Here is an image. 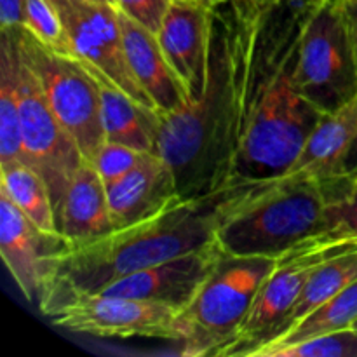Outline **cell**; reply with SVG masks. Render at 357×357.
<instances>
[{
	"instance_id": "cell-1",
	"label": "cell",
	"mask_w": 357,
	"mask_h": 357,
	"mask_svg": "<svg viewBox=\"0 0 357 357\" xmlns=\"http://www.w3.org/2000/svg\"><path fill=\"white\" fill-rule=\"evenodd\" d=\"M321 0H229V112L211 195L284 173L323 119L295 79L303 30Z\"/></svg>"
},
{
	"instance_id": "cell-2",
	"label": "cell",
	"mask_w": 357,
	"mask_h": 357,
	"mask_svg": "<svg viewBox=\"0 0 357 357\" xmlns=\"http://www.w3.org/2000/svg\"><path fill=\"white\" fill-rule=\"evenodd\" d=\"M215 229L216 195L180 197L152 218L73 244L49 265L38 309L45 317H54L77 298L96 295L132 272L204 250L215 244Z\"/></svg>"
},
{
	"instance_id": "cell-3",
	"label": "cell",
	"mask_w": 357,
	"mask_h": 357,
	"mask_svg": "<svg viewBox=\"0 0 357 357\" xmlns=\"http://www.w3.org/2000/svg\"><path fill=\"white\" fill-rule=\"evenodd\" d=\"M278 176L216 195L215 243L227 255L278 258L302 241L326 232V209L354 181Z\"/></svg>"
},
{
	"instance_id": "cell-4",
	"label": "cell",
	"mask_w": 357,
	"mask_h": 357,
	"mask_svg": "<svg viewBox=\"0 0 357 357\" xmlns=\"http://www.w3.org/2000/svg\"><path fill=\"white\" fill-rule=\"evenodd\" d=\"M278 258L220 255L215 268L178 316L181 354L222 357L236 340Z\"/></svg>"
},
{
	"instance_id": "cell-5",
	"label": "cell",
	"mask_w": 357,
	"mask_h": 357,
	"mask_svg": "<svg viewBox=\"0 0 357 357\" xmlns=\"http://www.w3.org/2000/svg\"><path fill=\"white\" fill-rule=\"evenodd\" d=\"M354 246L357 239H338L323 232L278 257L236 340L223 351L222 357H257L281 333L314 272L335 255Z\"/></svg>"
},
{
	"instance_id": "cell-6",
	"label": "cell",
	"mask_w": 357,
	"mask_h": 357,
	"mask_svg": "<svg viewBox=\"0 0 357 357\" xmlns=\"http://www.w3.org/2000/svg\"><path fill=\"white\" fill-rule=\"evenodd\" d=\"M9 30L58 121L77 143L84 159L91 162L105 142L100 98L93 77L79 59L44 45L24 26Z\"/></svg>"
},
{
	"instance_id": "cell-7",
	"label": "cell",
	"mask_w": 357,
	"mask_h": 357,
	"mask_svg": "<svg viewBox=\"0 0 357 357\" xmlns=\"http://www.w3.org/2000/svg\"><path fill=\"white\" fill-rule=\"evenodd\" d=\"M295 79L302 96L323 115L357 98V63L340 0H321L307 21Z\"/></svg>"
},
{
	"instance_id": "cell-8",
	"label": "cell",
	"mask_w": 357,
	"mask_h": 357,
	"mask_svg": "<svg viewBox=\"0 0 357 357\" xmlns=\"http://www.w3.org/2000/svg\"><path fill=\"white\" fill-rule=\"evenodd\" d=\"M16 79L24 159L47 183L58 218L59 206L65 197L66 188L75 171L86 159L52 112L37 77L21 58L17 45Z\"/></svg>"
},
{
	"instance_id": "cell-9",
	"label": "cell",
	"mask_w": 357,
	"mask_h": 357,
	"mask_svg": "<svg viewBox=\"0 0 357 357\" xmlns=\"http://www.w3.org/2000/svg\"><path fill=\"white\" fill-rule=\"evenodd\" d=\"M68 40V56L93 65L122 91L145 107L153 108L129 68L117 6L94 0H51Z\"/></svg>"
},
{
	"instance_id": "cell-10",
	"label": "cell",
	"mask_w": 357,
	"mask_h": 357,
	"mask_svg": "<svg viewBox=\"0 0 357 357\" xmlns=\"http://www.w3.org/2000/svg\"><path fill=\"white\" fill-rule=\"evenodd\" d=\"M178 316L180 310L162 303L96 293L77 298L51 319L63 330L91 337L180 342Z\"/></svg>"
},
{
	"instance_id": "cell-11",
	"label": "cell",
	"mask_w": 357,
	"mask_h": 357,
	"mask_svg": "<svg viewBox=\"0 0 357 357\" xmlns=\"http://www.w3.org/2000/svg\"><path fill=\"white\" fill-rule=\"evenodd\" d=\"M72 246L61 232H47L0 192V257L28 302H37L49 265Z\"/></svg>"
},
{
	"instance_id": "cell-12",
	"label": "cell",
	"mask_w": 357,
	"mask_h": 357,
	"mask_svg": "<svg viewBox=\"0 0 357 357\" xmlns=\"http://www.w3.org/2000/svg\"><path fill=\"white\" fill-rule=\"evenodd\" d=\"M213 7L195 0H173L157 31L167 61L190 94V101L204 96L211 58Z\"/></svg>"
},
{
	"instance_id": "cell-13",
	"label": "cell",
	"mask_w": 357,
	"mask_h": 357,
	"mask_svg": "<svg viewBox=\"0 0 357 357\" xmlns=\"http://www.w3.org/2000/svg\"><path fill=\"white\" fill-rule=\"evenodd\" d=\"M220 255L222 250L215 243L204 250L132 272L107 284L100 293L162 303L181 312L209 278Z\"/></svg>"
},
{
	"instance_id": "cell-14",
	"label": "cell",
	"mask_w": 357,
	"mask_h": 357,
	"mask_svg": "<svg viewBox=\"0 0 357 357\" xmlns=\"http://www.w3.org/2000/svg\"><path fill=\"white\" fill-rule=\"evenodd\" d=\"M107 197L114 227L121 229L159 215L181 195L166 159L149 152L135 169L107 185Z\"/></svg>"
},
{
	"instance_id": "cell-15",
	"label": "cell",
	"mask_w": 357,
	"mask_h": 357,
	"mask_svg": "<svg viewBox=\"0 0 357 357\" xmlns=\"http://www.w3.org/2000/svg\"><path fill=\"white\" fill-rule=\"evenodd\" d=\"M119 9V7H117ZM126 58L132 75L149 94L159 115H169L190 103V94L160 49L157 35L119 10Z\"/></svg>"
},
{
	"instance_id": "cell-16",
	"label": "cell",
	"mask_w": 357,
	"mask_h": 357,
	"mask_svg": "<svg viewBox=\"0 0 357 357\" xmlns=\"http://www.w3.org/2000/svg\"><path fill=\"white\" fill-rule=\"evenodd\" d=\"M357 138V98L333 114L323 115L310 131L284 178H328L347 174L344 162Z\"/></svg>"
},
{
	"instance_id": "cell-17",
	"label": "cell",
	"mask_w": 357,
	"mask_h": 357,
	"mask_svg": "<svg viewBox=\"0 0 357 357\" xmlns=\"http://www.w3.org/2000/svg\"><path fill=\"white\" fill-rule=\"evenodd\" d=\"M82 65L93 77V82L98 89L105 139L124 143L142 152L159 153V112L145 107L129 96L114 80L108 79L93 65H87V63H82Z\"/></svg>"
},
{
	"instance_id": "cell-18",
	"label": "cell",
	"mask_w": 357,
	"mask_h": 357,
	"mask_svg": "<svg viewBox=\"0 0 357 357\" xmlns=\"http://www.w3.org/2000/svg\"><path fill=\"white\" fill-rule=\"evenodd\" d=\"M58 230L70 244H84L115 230L107 197V185L89 160L73 174L58 211Z\"/></svg>"
},
{
	"instance_id": "cell-19",
	"label": "cell",
	"mask_w": 357,
	"mask_h": 357,
	"mask_svg": "<svg viewBox=\"0 0 357 357\" xmlns=\"http://www.w3.org/2000/svg\"><path fill=\"white\" fill-rule=\"evenodd\" d=\"M26 164L21 136L20 96L16 79V45L10 30L0 37V167Z\"/></svg>"
},
{
	"instance_id": "cell-20",
	"label": "cell",
	"mask_w": 357,
	"mask_h": 357,
	"mask_svg": "<svg viewBox=\"0 0 357 357\" xmlns=\"http://www.w3.org/2000/svg\"><path fill=\"white\" fill-rule=\"evenodd\" d=\"M357 321V281L352 282L340 293L331 296L330 300L314 309L309 316L303 317L300 323L284 335L261 349L257 357H274L275 352L281 349L295 345L298 342L309 340V338L319 337V335L331 333V331L344 330V328L354 326Z\"/></svg>"
},
{
	"instance_id": "cell-21",
	"label": "cell",
	"mask_w": 357,
	"mask_h": 357,
	"mask_svg": "<svg viewBox=\"0 0 357 357\" xmlns=\"http://www.w3.org/2000/svg\"><path fill=\"white\" fill-rule=\"evenodd\" d=\"M0 192L9 195L24 216L47 232H59L54 202L44 178L30 164L0 167Z\"/></svg>"
},
{
	"instance_id": "cell-22",
	"label": "cell",
	"mask_w": 357,
	"mask_h": 357,
	"mask_svg": "<svg viewBox=\"0 0 357 357\" xmlns=\"http://www.w3.org/2000/svg\"><path fill=\"white\" fill-rule=\"evenodd\" d=\"M356 281H357V246L335 255L333 258L324 261V264L314 272V275L309 279V282H307L302 296H300L295 309H293L291 314H289L288 321H286V324L282 326L281 333L278 335V338L281 337V335H284L286 331L291 330V328L295 326L296 323H300L303 317L309 316L314 309L323 305L326 300H330L331 296L340 293L342 289H345L347 286H351L352 282ZM278 338H275V340H278Z\"/></svg>"
},
{
	"instance_id": "cell-23",
	"label": "cell",
	"mask_w": 357,
	"mask_h": 357,
	"mask_svg": "<svg viewBox=\"0 0 357 357\" xmlns=\"http://www.w3.org/2000/svg\"><path fill=\"white\" fill-rule=\"evenodd\" d=\"M274 357H357V328H344L281 349Z\"/></svg>"
},
{
	"instance_id": "cell-24",
	"label": "cell",
	"mask_w": 357,
	"mask_h": 357,
	"mask_svg": "<svg viewBox=\"0 0 357 357\" xmlns=\"http://www.w3.org/2000/svg\"><path fill=\"white\" fill-rule=\"evenodd\" d=\"M23 26L44 45L63 54H68L65 28L51 0H26Z\"/></svg>"
},
{
	"instance_id": "cell-25",
	"label": "cell",
	"mask_w": 357,
	"mask_h": 357,
	"mask_svg": "<svg viewBox=\"0 0 357 357\" xmlns=\"http://www.w3.org/2000/svg\"><path fill=\"white\" fill-rule=\"evenodd\" d=\"M145 153L149 152H142V150L124 145V143L105 139L91 162L94 164L103 183L108 185L135 169Z\"/></svg>"
},
{
	"instance_id": "cell-26",
	"label": "cell",
	"mask_w": 357,
	"mask_h": 357,
	"mask_svg": "<svg viewBox=\"0 0 357 357\" xmlns=\"http://www.w3.org/2000/svg\"><path fill=\"white\" fill-rule=\"evenodd\" d=\"M326 232L338 239H357V176L326 209Z\"/></svg>"
},
{
	"instance_id": "cell-27",
	"label": "cell",
	"mask_w": 357,
	"mask_h": 357,
	"mask_svg": "<svg viewBox=\"0 0 357 357\" xmlns=\"http://www.w3.org/2000/svg\"><path fill=\"white\" fill-rule=\"evenodd\" d=\"M173 0H117L119 10L157 33Z\"/></svg>"
},
{
	"instance_id": "cell-28",
	"label": "cell",
	"mask_w": 357,
	"mask_h": 357,
	"mask_svg": "<svg viewBox=\"0 0 357 357\" xmlns=\"http://www.w3.org/2000/svg\"><path fill=\"white\" fill-rule=\"evenodd\" d=\"M26 0H0V26L2 30L24 24Z\"/></svg>"
},
{
	"instance_id": "cell-29",
	"label": "cell",
	"mask_w": 357,
	"mask_h": 357,
	"mask_svg": "<svg viewBox=\"0 0 357 357\" xmlns=\"http://www.w3.org/2000/svg\"><path fill=\"white\" fill-rule=\"evenodd\" d=\"M342 13H344L345 24H347L349 37L352 42V51L357 63V0H340Z\"/></svg>"
},
{
	"instance_id": "cell-30",
	"label": "cell",
	"mask_w": 357,
	"mask_h": 357,
	"mask_svg": "<svg viewBox=\"0 0 357 357\" xmlns=\"http://www.w3.org/2000/svg\"><path fill=\"white\" fill-rule=\"evenodd\" d=\"M344 171L347 174H354V176H357V138L354 139V143H352L351 150H349L347 159H345L344 162Z\"/></svg>"
},
{
	"instance_id": "cell-31",
	"label": "cell",
	"mask_w": 357,
	"mask_h": 357,
	"mask_svg": "<svg viewBox=\"0 0 357 357\" xmlns=\"http://www.w3.org/2000/svg\"><path fill=\"white\" fill-rule=\"evenodd\" d=\"M195 2H202V3H206V6L215 7V6H220V3L227 2V0H195Z\"/></svg>"
},
{
	"instance_id": "cell-32",
	"label": "cell",
	"mask_w": 357,
	"mask_h": 357,
	"mask_svg": "<svg viewBox=\"0 0 357 357\" xmlns=\"http://www.w3.org/2000/svg\"><path fill=\"white\" fill-rule=\"evenodd\" d=\"M94 2H105V3H112V6H117V0H94Z\"/></svg>"
},
{
	"instance_id": "cell-33",
	"label": "cell",
	"mask_w": 357,
	"mask_h": 357,
	"mask_svg": "<svg viewBox=\"0 0 357 357\" xmlns=\"http://www.w3.org/2000/svg\"><path fill=\"white\" fill-rule=\"evenodd\" d=\"M354 326H356V328H357V321H356V323H354Z\"/></svg>"
}]
</instances>
